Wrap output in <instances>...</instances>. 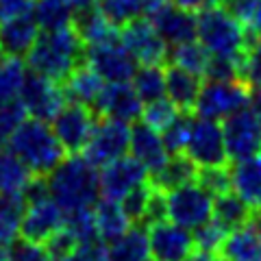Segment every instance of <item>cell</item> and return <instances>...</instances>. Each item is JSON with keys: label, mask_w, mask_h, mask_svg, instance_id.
Returning <instances> with one entry per match:
<instances>
[{"label": "cell", "mask_w": 261, "mask_h": 261, "mask_svg": "<svg viewBox=\"0 0 261 261\" xmlns=\"http://www.w3.org/2000/svg\"><path fill=\"white\" fill-rule=\"evenodd\" d=\"M130 85L135 87V92L144 100V105L159 100V98L166 96V68H161V65H142V68H137Z\"/></svg>", "instance_id": "836d02e7"}, {"label": "cell", "mask_w": 261, "mask_h": 261, "mask_svg": "<svg viewBox=\"0 0 261 261\" xmlns=\"http://www.w3.org/2000/svg\"><path fill=\"white\" fill-rule=\"evenodd\" d=\"M166 216L174 224L196 231L214 218V196L196 181L166 192Z\"/></svg>", "instance_id": "5b68a950"}, {"label": "cell", "mask_w": 261, "mask_h": 261, "mask_svg": "<svg viewBox=\"0 0 261 261\" xmlns=\"http://www.w3.org/2000/svg\"><path fill=\"white\" fill-rule=\"evenodd\" d=\"M185 154L198 166V170L228 166V152L224 144L222 124L216 120L196 118L192 122L190 137H187Z\"/></svg>", "instance_id": "52a82bcc"}, {"label": "cell", "mask_w": 261, "mask_h": 261, "mask_svg": "<svg viewBox=\"0 0 261 261\" xmlns=\"http://www.w3.org/2000/svg\"><path fill=\"white\" fill-rule=\"evenodd\" d=\"M209 61H211V53L200 42L192 39V42H183V44L168 48V61L166 63L178 65V68L192 72V74L205 76Z\"/></svg>", "instance_id": "4dcf8cb0"}, {"label": "cell", "mask_w": 261, "mask_h": 261, "mask_svg": "<svg viewBox=\"0 0 261 261\" xmlns=\"http://www.w3.org/2000/svg\"><path fill=\"white\" fill-rule=\"evenodd\" d=\"M228 0H205V7H226ZM202 7V9H205Z\"/></svg>", "instance_id": "6f0895ef"}, {"label": "cell", "mask_w": 261, "mask_h": 261, "mask_svg": "<svg viewBox=\"0 0 261 261\" xmlns=\"http://www.w3.org/2000/svg\"><path fill=\"white\" fill-rule=\"evenodd\" d=\"M220 261H261V231L255 224H244L226 235L218 250Z\"/></svg>", "instance_id": "603a6c76"}, {"label": "cell", "mask_w": 261, "mask_h": 261, "mask_svg": "<svg viewBox=\"0 0 261 261\" xmlns=\"http://www.w3.org/2000/svg\"><path fill=\"white\" fill-rule=\"evenodd\" d=\"M20 102L24 105V109H27L31 118L53 122V118L63 109V105L68 102V96H65L61 83L29 70L27 76H24V83H22Z\"/></svg>", "instance_id": "30bf717a"}, {"label": "cell", "mask_w": 261, "mask_h": 261, "mask_svg": "<svg viewBox=\"0 0 261 261\" xmlns=\"http://www.w3.org/2000/svg\"><path fill=\"white\" fill-rule=\"evenodd\" d=\"M148 20L163 37V42L170 46L192 42L198 37V15L176 5H163L161 9L148 15Z\"/></svg>", "instance_id": "ac0fdd59"}, {"label": "cell", "mask_w": 261, "mask_h": 261, "mask_svg": "<svg viewBox=\"0 0 261 261\" xmlns=\"http://www.w3.org/2000/svg\"><path fill=\"white\" fill-rule=\"evenodd\" d=\"M109 261H148V231L142 224H133L120 240L107 244Z\"/></svg>", "instance_id": "83f0119b"}, {"label": "cell", "mask_w": 261, "mask_h": 261, "mask_svg": "<svg viewBox=\"0 0 261 261\" xmlns=\"http://www.w3.org/2000/svg\"><path fill=\"white\" fill-rule=\"evenodd\" d=\"M148 250L152 261H185L196 252L190 228L174 224L172 220H159L148 228Z\"/></svg>", "instance_id": "4fadbf2b"}, {"label": "cell", "mask_w": 261, "mask_h": 261, "mask_svg": "<svg viewBox=\"0 0 261 261\" xmlns=\"http://www.w3.org/2000/svg\"><path fill=\"white\" fill-rule=\"evenodd\" d=\"M120 39L140 65H161L168 61V44L163 42L150 20L135 18L128 22L120 29Z\"/></svg>", "instance_id": "5bb4252c"}, {"label": "cell", "mask_w": 261, "mask_h": 261, "mask_svg": "<svg viewBox=\"0 0 261 261\" xmlns=\"http://www.w3.org/2000/svg\"><path fill=\"white\" fill-rule=\"evenodd\" d=\"M5 59H7V55L3 53V48H0V61H5Z\"/></svg>", "instance_id": "94428289"}, {"label": "cell", "mask_w": 261, "mask_h": 261, "mask_svg": "<svg viewBox=\"0 0 261 261\" xmlns=\"http://www.w3.org/2000/svg\"><path fill=\"white\" fill-rule=\"evenodd\" d=\"M33 7H35V0H0V22L31 13Z\"/></svg>", "instance_id": "681fc988"}, {"label": "cell", "mask_w": 261, "mask_h": 261, "mask_svg": "<svg viewBox=\"0 0 261 261\" xmlns=\"http://www.w3.org/2000/svg\"><path fill=\"white\" fill-rule=\"evenodd\" d=\"M178 113H181V109H178L168 96H163V98H159V100H152V102L144 105L142 122H146L148 126H152L154 130L161 133V130H166L176 120Z\"/></svg>", "instance_id": "74e56055"}, {"label": "cell", "mask_w": 261, "mask_h": 261, "mask_svg": "<svg viewBox=\"0 0 261 261\" xmlns=\"http://www.w3.org/2000/svg\"><path fill=\"white\" fill-rule=\"evenodd\" d=\"M185 261H220V259L216 255H207V252H198V250H196L194 255L187 257Z\"/></svg>", "instance_id": "db71d44e"}, {"label": "cell", "mask_w": 261, "mask_h": 261, "mask_svg": "<svg viewBox=\"0 0 261 261\" xmlns=\"http://www.w3.org/2000/svg\"><path fill=\"white\" fill-rule=\"evenodd\" d=\"M152 194H154V187L148 181V183H144L140 187H135L133 192H128L124 198L120 200L126 218L130 220V224H142L144 226V220H146V214H148Z\"/></svg>", "instance_id": "8d00e7d4"}, {"label": "cell", "mask_w": 261, "mask_h": 261, "mask_svg": "<svg viewBox=\"0 0 261 261\" xmlns=\"http://www.w3.org/2000/svg\"><path fill=\"white\" fill-rule=\"evenodd\" d=\"M87 46L72 27L59 31H42L27 55V65L46 79L65 83L76 68L85 63Z\"/></svg>", "instance_id": "7a4b0ae2"}, {"label": "cell", "mask_w": 261, "mask_h": 261, "mask_svg": "<svg viewBox=\"0 0 261 261\" xmlns=\"http://www.w3.org/2000/svg\"><path fill=\"white\" fill-rule=\"evenodd\" d=\"M150 181V174L140 161L130 154H124L116 161L100 168V198L122 200L135 187Z\"/></svg>", "instance_id": "9a60e30c"}, {"label": "cell", "mask_w": 261, "mask_h": 261, "mask_svg": "<svg viewBox=\"0 0 261 261\" xmlns=\"http://www.w3.org/2000/svg\"><path fill=\"white\" fill-rule=\"evenodd\" d=\"M72 261H109V246L100 238L76 244Z\"/></svg>", "instance_id": "c3c4849f"}, {"label": "cell", "mask_w": 261, "mask_h": 261, "mask_svg": "<svg viewBox=\"0 0 261 261\" xmlns=\"http://www.w3.org/2000/svg\"><path fill=\"white\" fill-rule=\"evenodd\" d=\"M242 57L211 55V61L205 72L207 81H242Z\"/></svg>", "instance_id": "7bdbcfd3"}, {"label": "cell", "mask_w": 261, "mask_h": 261, "mask_svg": "<svg viewBox=\"0 0 261 261\" xmlns=\"http://www.w3.org/2000/svg\"><path fill=\"white\" fill-rule=\"evenodd\" d=\"M148 261H152V259H148Z\"/></svg>", "instance_id": "be15d7a7"}, {"label": "cell", "mask_w": 261, "mask_h": 261, "mask_svg": "<svg viewBox=\"0 0 261 261\" xmlns=\"http://www.w3.org/2000/svg\"><path fill=\"white\" fill-rule=\"evenodd\" d=\"M24 76H27V70L22 59L7 57L5 61H0V107L20 98Z\"/></svg>", "instance_id": "e575fe53"}, {"label": "cell", "mask_w": 261, "mask_h": 261, "mask_svg": "<svg viewBox=\"0 0 261 261\" xmlns=\"http://www.w3.org/2000/svg\"><path fill=\"white\" fill-rule=\"evenodd\" d=\"M65 228L72 233L79 244L81 242H89L98 238V228H96V216H94V207L89 209H79V211H70L65 214Z\"/></svg>", "instance_id": "60d3db41"}, {"label": "cell", "mask_w": 261, "mask_h": 261, "mask_svg": "<svg viewBox=\"0 0 261 261\" xmlns=\"http://www.w3.org/2000/svg\"><path fill=\"white\" fill-rule=\"evenodd\" d=\"M248 109L255 113L257 120L261 122V87H250V98H248Z\"/></svg>", "instance_id": "f907efd6"}, {"label": "cell", "mask_w": 261, "mask_h": 261, "mask_svg": "<svg viewBox=\"0 0 261 261\" xmlns=\"http://www.w3.org/2000/svg\"><path fill=\"white\" fill-rule=\"evenodd\" d=\"M39 33L42 31H39L33 13H24L7 22H0V48L7 57L22 59L37 42Z\"/></svg>", "instance_id": "ffe728a7"}, {"label": "cell", "mask_w": 261, "mask_h": 261, "mask_svg": "<svg viewBox=\"0 0 261 261\" xmlns=\"http://www.w3.org/2000/svg\"><path fill=\"white\" fill-rule=\"evenodd\" d=\"M72 29L76 31V35L83 39L85 46L105 44L120 37V31L105 18L96 3L74 11V15H72Z\"/></svg>", "instance_id": "44dd1931"}, {"label": "cell", "mask_w": 261, "mask_h": 261, "mask_svg": "<svg viewBox=\"0 0 261 261\" xmlns=\"http://www.w3.org/2000/svg\"><path fill=\"white\" fill-rule=\"evenodd\" d=\"M196 176H198V166L185 152H181V154H170L166 166L159 172L150 174V183L161 192H170L178 185L196 181Z\"/></svg>", "instance_id": "4316f807"}, {"label": "cell", "mask_w": 261, "mask_h": 261, "mask_svg": "<svg viewBox=\"0 0 261 261\" xmlns=\"http://www.w3.org/2000/svg\"><path fill=\"white\" fill-rule=\"evenodd\" d=\"M0 261H9V246L0 244Z\"/></svg>", "instance_id": "680465c9"}, {"label": "cell", "mask_w": 261, "mask_h": 261, "mask_svg": "<svg viewBox=\"0 0 261 261\" xmlns=\"http://www.w3.org/2000/svg\"><path fill=\"white\" fill-rule=\"evenodd\" d=\"M31 13L39 31H59L72 27L74 9L70 7L68 0H35V7Z\"/></svg>", "instance_id": "1f68e13d"}, {"label": "cell", "mask_w": 261, "mask_h": 261, "mask_svg": "<svg viewBox=\"0 0 261 261\" xmlns=\"http://www.w3.org/2000/svg\"><path fill=\"white\" fill-rule=\"evenodd\" d=\"M68 3H70V7H72V9H83V7H89V5H94L96 3V0H68Z\"/></svg>", "instance_id": "11a10c76"}, {"label": "cell", "mask_w": 261, "mask_h": 261, "mask_svg": "<svg viewBox=\"0 0 261 261\" xmlns=\"http://www.w3.org/2000/svg\"><path fill=\"white\" fill-rule=\"evenodd\" d=\"M33 176L35 174L7 146L0 148V194L22 192Z\"/></svg>", "instance_id": "d6a6232c"}, {"label": "cell", "mask_w": 261, "mask_h": 261, "mask_svg": "<svg viewBox=\"0 0 261 261\" xmlns=\"http://www.w3.org/2000/svg\"><path fill=\"white\" fill-rule=\"evenodd\" d=\"M250 224H255L259 231H261V209L259 211H252V218H250Z\"/></svg>", "instance_id": "9f6ffc18"}, {"label": "cell", "mask_w": 261, "mask_h": 261, "mask_svg": "<svg viewBox=\"0 0 261 261\" xmlns=\"http://www.w3.org/2000/svg\"><path fill=\"white\" fill-rule=\"evenodd\" d=\"M192 122H194L192 111H181L172 124L166 130H161V140H163V146H166L168 154L185 152L187 137H190V130H192Z\"/></svg>", "instance_id": "f35d334b"}, {"label": "cell", "mask_w": 261, "mask_h": 261, "mask_svg": "<svg viewBox=\"0 0 261 261\" xmlns=\"http://www.w3.org/2000/svg\"><path fill=\"white\" fill-rule=\"evenodd\" d=\"M250 87L244 81H207L196 100V116L224 122L228 116L248 107Z\"/></svg>", "instance_id": "8992f818"}, {"label": "cell", "mask_w": 261, "mask_h": 261, "mask_svg": "<svg viewBox=\"0 0 261 261\" xmlns=\"http://www.w3.org/2000/svg\"><path fill=\"white\" fill-rule=\"evenodd\" d=\"M196 183L202 185L205 190L214 196H222L226 192H233L231 187V168L222 166V168H202L198 170Z\"/></svg>", "instance_id": "ee69618b"}, {"label": "cell", "mask_w": 261, "mask_h": 261, "mask_svg": "<svg viewBox=\"0 0 261 261\" xmlns=\"http://www.w3.org/2000/svg\"><path fill=\"white\" fill-rule=\"evenodd\" d=\"M228 161H244L261 154V122L248 107L222 122Z\"/></svg>", "instance_id": "7c38bea8"}, {"label": "cell", "mask_w": 261, "mask_h": 261, "mask_svg": "<svg viewBox=\"0 0 261 261\" xmlns=\"http://www.w3.org/2000/svg\"><path fill=\"white\" fill-rule=\"evenodd\" d=\"M130 157H135L142 166L148 170V174H154L166 166L168 161V150L163 146L161 133L148 126L146 122H133L130 124V144H128Z\"/></svg>", "instance_id": "d6986e66"}, {"label": "cell", "mask_w": 261, "mask_h": 261, "mask_svg": "<svg viewBox=\"0 0 261 261\" xmlns=\"http://www.w3.org/2000/svg\"><path fill=\"white\" fill-rule=\"evenodd\" d=\"M140 5H142V11L150 15L157 9H161L163 5H168V0H140Z\"/></svg>", "instance_id": "f5cc1de1"}, {"label": "cell", "mask_w": 261, "mask_h": 261, "mask_svg": "<svg viewBox=\"0 0 261 261\" xmlns=\"http://www.w3.org/2000/svg\"><path fill=\"white\" fill-rule=\"evenodd\" d=\"M9 261H50V252L44 244L18 240L9 246Z\"/></svg>", "instance_id": "7dc6e473"}, {"label": "cell", "mask_w": 261, "mask_h": 261, "mask_svg": "<svg viewBox=\"0 0 261 261\" xmlns=\"http://www.w3.org/2000/svg\"><path fill=\"white\" fill-rule=\"evenodd\" d=\"M63 226H65V211L57 205L50 196H46L42 200H35L27 205L20 235H22V240L46 244Z\"/></svg>", "instance_id": "e0dca14e"}, {"label": "cell", "mask_w": 261, "mask_h": 261, "mask_svg": "<svg viewBox=\"0 0 261 261\" xmlns=\"http://www.w3.org/2000/svg\"><path fill=\"white\" fill-rule=\"evenodd\" d=\"M192 235H194V246H196V250H198V252L218 255V250L222 248V244H224V240H226L228 231H226V228L220 224V222H216V220L211 218L207 224L198 226Z\"/></svg>", "instance_id": "ab89813d"}, {"label": "cell", "mask_w": 261, "mask_h": 261, "mask_svg": "<svg viewBox=\"0 0 261 261\" xmlns=\"http://www.w3.org/2000/svg\"><path fill=\"white\" fill-rule=\"evenodd\" d=\"M27 116L29 113H27V109H24V105L20 102V98L0 107V148H5V146L9 144L11 135L15 133V128L22 124Z\"/></svg>", "instance_id": "f6af8a7d"}, {"label": "cell", "mask_w": 261, "mask_h": 261, "mask_svg": "<svg viewBox=\"0 0 261 261\" xmlns=\"http://www.w3.org/2000/svg\"><path fill=\"white\" fill-rule=\"evenodd\" d=\"M172 5L181 7V9H187V11H198L205 7V0H172Z\"/></svg>", "instance_id": "816d5d0a"}, {"label": "cell", "mask_w": 261, "mask_h": 261, "mask_svg": "<svg viewBox=\"0 0 261 261\" xmlns=\"http://www.w3.org/2000/svg\"><path fill=\"white\" fill-rule=\"evenodd\" d=\"M85 63L105 83H130L137 72L135 57L128 53V48L122 44L120 37L105 44L87 46Z\"/></svg>", "instance_id": "ba28073f"}, {"label": "cell", "mask_w": 261, "mask_h": 261, "mask_svg": "<svg viewBox=\"0 0 261 261\" xmlns=\"http://www.w3.org/2000/svg\"><path fill=\"white\" fill-rule=\"evenodd\" d=\"M50 198L65 214L89 209L100 200V170L83 154H65V159L46 176Z\"/></svg>", "instance_id": "6da1fadb"}, {"label": "cell", "mask_w": 261, "mask_h": 261, "mask_svg": "<svg viewBox=\"0 0 261 261\" xmlns=\"http://www.w3.org/2000/svg\"><path fill=\"white\" fill-rule=\"evenodd\" d=\"M250 218H252V209L235 192H226L214 198V220L222 224L228 233L248 224Z\"/></svg>", "instance_id": "f546056e"}, {"label": "cell", "mask_w": 261, "mask_h": 261, "mask_svg": "<svg viewBox=\"0 0 261 261\" xmlns=\"http://www.w3.org/2000/svg\"><path fill=\"white\" fill-rule=\"evenodd\" d=\"M7 148L35 176H48L65 159V148L57 140L50 122L31 116L24 118L22 124L15 128Z\"/></svg>", "instance_id": "3957f363"}, {"label": "cell", "mask_w": 261, "mask_h": 261, "mask_svg": "<svg viewBox=\"0 0 261 261\" xmlns=\"http://www.w3.org/2000/svg\"><path fill=\"white\" fill-rule=\"evenodd\" d=\"M257 35H259V37H261V29H259V31H257Z\"/></svg>", "instance_id": "6125c7cd"}, {"label": "cell", "mask_w": 261, "mask_h": 261, "mask_svg": "<svg viewBox=\"0 0 261 261\" xmlns=\"http://www.w3.org/2000/svg\"><path fill=\"white\" fill-rule=\"evenodd\" d=\"M96 5L118 31L126 27L128 22H133L135 18H140L142 13L140 0H96Z\"/></svg>", "instance_id": "d590c367"}, {"label": "cell", "mask_w": 261, "mask_h": 261, "mask_svg": "<svg viewBox=\"0 0 261 261\" xmlns=\"http://www.w3.org/2000/svg\"><path fill=\"white\" fill-rule=\"evenodd\" d=\"M242 81L248 87H261V37L252 35L242 57Z\"/></svg>", "instance_id": "b9f144b4"}, {"label": "cell", "mask_w": 261, "mask_h": 261, "mask_svg": "<svg viewBox=\"0 0 261 261\" xmlns=\"http://www.w3.org/2000/svg\"><path fill=\"white\" fill-rule=\"evenodd\" d=\"M50 261H72V255H50Z\"/></svg>", "instance_id": "91938a15"}, {"label": "cell", "mask_w": 261, "mask_h": 261, "mask_svg": "<svg viewBox=\"0 0 261 261\" xmlns=\"http://www.w3.org/2000/svg\"><path fill=\"white\" fill-rule=\"evenodd\" d=\"M202 81L198 74H192L178 65H166V96L181 111H192L200 96Z\"/></svg>", "instance_id": "cb8c5ba5"}, {"label": "cell", "mask_w": 261, "mask_h": 261, "mask_svg": "<svg viewBox=\"0 0 261 261\" xmlns=\"http://www.w3.org/2000/svg\"><path fill=\"white\" fill-rule=\"evenodd\" d=\"M27 211V200L22 192L0 194V244L11 246L20 238V228Z\"/></svg>", "instance_id": "f1b7e54d"}, {"label": "cell", "mask_w": 261, "mask_h": 261, "mask_svg": "<svg viewBox=\"0 0 261 261\" xmlns=\"http://www.w3.org/2000/svg\"><path fill=\"white\" fill-rule=\"evenodd\" d=\"M128 144H130V124L111 118H98L94 133L81 154L92 166L100 170L107 163L124 157L128 152Z\"/></svg>", "instance_id": "9c48e42d"}, {"label": "cell", "mask_w": 261, "mask_h": 261, "mask_svg": "<svg viewBox=\"0 0 261 261\" xmlns=\"http://www.w3.org/2000/svg\"><path fill=\"white\" fill-rule=\"evenodd\" d=\"M94 216H96L98 238H100L105 244H111V242L120 240L122 235L133 226L118 200L100 198L94 205Z\"/></svg>", "instance_id": "d4e9b609"}, {"label": "cell", "mask_w": 261, "mask_h": 261, "mask_svg": "<svg viewBox=\"0 0 261 261\" xmlns=\"http://www.w3.org/2000/svg\"><path fill=\"white\" fill-rule=\"evenodd\" d=\"M224 9L233 13L250 33L261 29V0H228Z\"/></svg>", "instance_id": "bcb514c9"}, {"label": "cell", "mask_w": 261, "mask_h": 261, "mask_svg": "<svg viewBox=\"0 0 261 261\" xmlns=\"http://www.w3.org/2000/svg\"><path fill=\"white\" fill-rule=\"evenodd\" d=\"M96 122H98V116L92 107L68 100L63 105V109L53 118L50 126L55 130L57 140L65 148V152L79 154L85 150L89 137L94 133Z\"/></svg>", "instance_id": "8fae6325"}, {"label": "cell", "mask_w": 261, "mask_h": 261, "mask_svg": "<svg viewBox=\"0 0 261 261\" xmlns=\"http://www.w3.org/2000/svg\"><path fill=\"white\" fill-rule=\"evenodd\" d=\"M250 33L224 7H205L198 13V42L211 55L242 57L250 44Z\"/></svg>", "instance_id": "277c9868"}, {"label": "cell", "mask_w": 261, "mask_h": 261, "mask_svg": "<svg viewBox=\"0 0 261 261\" xmlns=\"http://www.w3.org/2000/svg\"><path fill=\"white\" fill-rule=\"evenodd\" d=\"M231 187L252 211L261 209V154L244 161H233Z\"/></svg>", "instance_id": "7402d4cb"}, {"label": "cell", "mask_w": 261, "mask_h": 261, "mask_svg": "<svg viewBox=\"0 0 261 261\" xmlns=\"http://www.w3.org/2000/svg\"><path fill=\"white\" fill-rule=\"evenodd\" d=\"M63 85V92L68 96L70 102H79L85 105V107H94L98 96H100L105 81L96 74V72L89 68L87 63H83L81 68H76L72 74L68 76V81Z\"/></svg>", "instance_id": "484cf974"}, {"label": "cell", "mask_w": 261, "mask_h": 261, "mask_svg": "<svg viewBox=\"0 0 261 261\" xmlns=\"http://www.w3.org/2000/svg\"><path fill=\"white\" fill-rule=\"evenodd\" d=\"M92 109L98 118H111L133 124V122L142 120L144 100L137 96L135 87L130 83H105Z\"/></svg>", "instance_id": "2e32d148"}]
</instances>
